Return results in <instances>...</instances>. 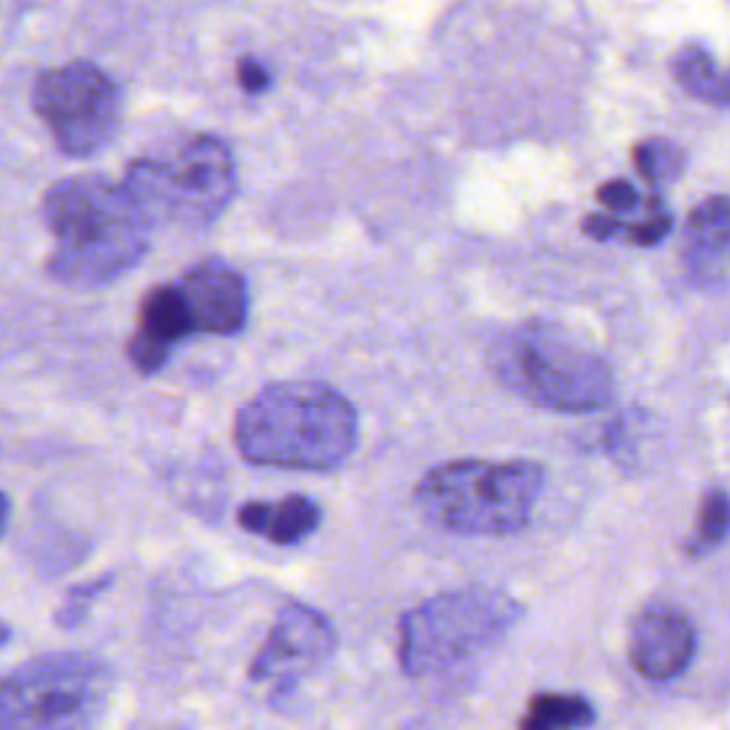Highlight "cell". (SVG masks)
Returning a JSON list of instances; mask_svg holds the SVG:
<instances>
[{
  "instance_id": "6da1fadb",
  "label": "cell",
  "mask_w": 730,
  "mask_h": 730,
  "mask_svg": "<svg viewBox=\"0 0 730 730\" xmlns=\"http://www.w3.org/2000/svg\"><path fill=\"white\" fill-rule=\"evenodd\" d=\"M43 220L55 237L49 274L63 286H109L140 266L152 246L154 226L135 194L97 174L49 186Z\"/></svg>"
},
{
  "instance_id": "7a4b0ae2",
  "label": "cell",
  "mask_w": 730,
  "mask_h": 730,
  "mask_svg": "<svg viewBox=\"0 0 730 730\" xmlns=\"http://www.w3.org/2000/svg\"><path fill=\"white\" fill-rule=\"evenodd\" d=\"M360 423L346 397L326 383L289 380L263 388L240 408L234 442L263 468L331 471L351 457Z\"/></svg>"
},
{
  "instance_id": "3957f363",
  "label": "cell",
  "mask_w": 730,
  "mask_h": 730,
  "mask_svg": "<svg viewBox=\"0 0 730 730\" xmlns=\"http://www.w3.org/2000/svg\"><path fill=\"white\" fill-rule=\"evenodd\" d=\"M488 365L511 394L554 414H588L614 400V371L579 334L554 320L505 328Z\"/></svg>"
},
{
  "instance_id": "277c9868",
  "label": "cell",
  "mask_w": 730,
  "mask_h": 730,
  "mask_svg": "<svg viewBox=\"0 0 730 730\" xmlns=\"http://www.w3.org/2000/svg\"><path fill=\"white\" fill-rule=\"evenodd\" d=\"M545 488L531 460H454L417 482L414 505L425 522L457 537H505L522 531Z\"/></svg>"
},
{
  "instance_id": "5b68a950",
  "label": "cell",
  "mask_w": 730,
  "mask_h": 730,
  "mask_svg": "<svg viewBox=\"0 0 730 730\" xmlns=\"http://www.w3.org/2000/svg\"><path fill=\"white\" fill-rule=\"evenodd\" d=\"M522 619V602L502 588L468 585L442 591L400 619V665L425 679L485 654Z\"/></svg>"
},
{
  "instance_id": "8992f818",
  "label": "cell",
  "mask_w": 730,
  "mask_h": 730,
  "mask_svg": "<svg viewBox=\"0 0 730 730\" xmlns=\"http://www.w3.org/2000/svg\"><path fill=\"white\" fill-rule=\"evenodd\" d=\"M123 186L135 194L152 226L172 223L203 231L229 209L237 172L231 149L214 135L180 137L166 154L129 163Z\"/></svg>"
},
{
  "instance_id": "52a82bcc",
  "label": "cell",
  "mask_w": 730,
  "mask_h": 730,
  "mask_svg": "<svg viewBox=\"0 0 730 730\" xmlns=\"http://www.w3.org/2000/svg\"><path fill=\"white\" fill-rule=\"evenodd\" d=\"M112 671L86 654L32 659L0 685V730H97Z\"/></svg>"
},
{
  "instance_id": "ba28073f",
  "label": "cell",
  "mask_w": 730,
  "mask_h": 730,
  "mask_svg": "<svg viewBox=\"0 0 730 730\" xmlns=\"http://www.w3.org/2000/svg\"><path fill=\"white\" fill-rule=\"evenodd\" d=\"M35 115L69 157H92L106 149L123 123V92L106 69L72 60L46 69L35 80Z\"/></svg>"
},
{
  "instance_id": "9c48e42d",
  "label": "cell",
  "mask_w": 730,
  "mask_h": 730,
  "mask_svg": "<svg viewBox=\"0 0 730 730\" xmlns=\"http://www.w3.org/2000/svg\"><path fill=\"white\" fill-rule=\"evenodd\" d=\"M337 651V631L326 616L308 605H286L263 648L251 659L249 676L257 685H291L320 671Z\"/></svg>"
},
{
  "instance_id": "30bf717a",
  "label": "cell",
  "mask_w": 730,
  "mask_h": 730,
  "mask_svg": "<svg viewBox=\"0 0 730 730\" xmlns=\"http://www.w3.org/2000/svg\"><path fill=\"white\" fill-rule=\"evenodd\" d=\"M696 651L691 616L671 602L645 605L628 631V656L636 673L651 682H668L688 671Z\"/></svg>"
},
{
  "instance_id": "8fae6325",
  "label": "cell",
  "mask_w": 730,
  "mask_h": 730,
  "mask_svg": "<svg viewBox=\"0 0 730 730\" xmlns=\"http://www.w3.org/2000/svg\"><path fill=\"white\" fill-rule=\"evenodd\" d=\"M189 314V326L206 334H240L249 323V291L240 271L223 260H200L174 283Z\"/></svg>"
},
{
  "instance_id": "7c38bea8",
  "label": "cell",
  "mask_w": 730,
  "mask_h": 730,
  "mask_svg": "<svg viewBox=\"0 0 730 730\" xmlns=\"http://www.w3.org/2000/svg\"><path fill=\"white\" fill-rule=\"evenodd\" d=\"M189 334H192V326H189V314H186L177 286H154L143 297L137 331L129 340L126 354L137 371L154 374L166 365L172 348L180 340H186Z\"/></svg>"
},
{
  "instance_id": "4fadbf2b",
  "label": "cell",
  "mask_w": 730,
  "mask_h": 730,
  "mask_svg": "<svg viewBox=\"0 0 730 730\" xmlns=\"http://www.w3.org/2000/svg\"><path fill=\"white\" fill-rule=\"evenodd\" d=\"M728 246H730V214L728 197L716 194L699 203L688 220L685 234V266L691 277L702 286L722 289L728 280Z\"/></svg>"
},
{
  "instance_id": "5bb4252c",
  "label": "cell",
  "mask_w": 730,
  "mask_h": 730,
  "mask_svg": "<svg viewBox=\"0 0 730 730\" xmlns=\"http://www.w3.org/2000/svg\"><path fill=\"white\" fill-rule=\"evenodd\" d=\"M243 531L274 545H300L320 528V505L303 494H289L277 502H246L237 511Z\"/></svg>"
},
{
  "instance_id": "9a60e30c",
  "label": "cell",
  "mask_w": 730,
  "mask_h": 730,
  "mask_svg": "<svg viewBox=\"0 0 730 730\" xmlns=\"http://www.w3.org/2000/svg\"><path fill=\"white\" fill-rule=\"evenodd\" d=\"M673 80L682 86L685 95L699 103H711L716 109H725L730 100L728 77L716 63L711 52L702 43H685L671 63Z\"/></svg>"
},
{
  "instance_id": "2e32d148",
  "label": "cell",
  "mask_w": 730,
  "mask_h": 730,
  "mask_svg": "<svg viewBox=\"0 0 730 730\" xmlns=\"http://www.w3.org/2000/svg\"><path fill=\"white\" fill-rule=\"evenodd\" d=\"M594 705L577 693H537L519 719V730H585L594 725Z\"/></svg>"
},
{
  "instance_id": "e0dca14e",
  "label": "cell",
  "mask_w": 730,
  "mask_h": 730,
  "mask_svg": "<svg viewBox=\"0 0 730 730\" xmlns=\"http://www.w3.org/2000/svg\"><path fill=\"white\" fill-rule=\"evenodd\" d=\"M634 166L651 186L665 189L685 172V152L665 137H651L634 146Z\"/></svg>"
},
{
  "instance_id": "ac0fdd59",
  "label": "cell",
  "mask_w": 730,
  "mask_h": 730,
  "mask_svg": "<svg viewBox=\"0 0 730 730\" xmlns=\"http://www.w3.org/2000/svg\"><path fill=\"white\" fill-rule=\"evenodd\" d=\"M728 531V497L722 488H713L705 494L702 508H699V519H696V531L688 539V551L691 554H705L713 551Z\"/></svg>"
},
{
  "instance_id": "d6986e66",
  "label": "cell",
  "mask_w": 730,
  "mask_h": 730,
  "mask_svg": "<svg viewBox=\"0 0 730 730\" xmlns=\"http://www.w3.org/2000/svg\"><path fill=\"white\" fill-rule=\"evenodd\" d=\"M673 229V214L668 203L662 200V194H651L648 206H645V217L636 223H622V234L634 243V246H656L659 240L668 237Z\"/></svg>"
},
{
  "instance_id": "ffe728a7",
  "label": "cell",
  "mask_w": 730,
  "mask_h": 730,
  "mask_svg": "<svg viewBox=\"0 0 730 730\" xmlns=\"http://www.w3.org/2000/svg\"><path fill=\"white\" fill-rule=\"evenodd\" d=\"M596 200L619 217V214H631L639 206V192L628 180H608L596 189Z\"/></svg>"
},
{
  "instance_id": "44dd1931",
  "label": "cell",
  "mask_w": 730,
  "mask_h": 730,
  "mask_svg": "<svg viewBox=\"0 0 730 730\" xmlns=\"http://www.w3.org/2000/svg\"><path fill=\"white\" fill-rule=\"evenodd\" d=\"M237 80H240L243 92H249V95H263L271 89V72L251 55L240 58L237 63Z\"/></svg>"
},
{
  "instance_id": "7402d4cb",
  "label": "cell",
  "mask_w": 730,
  "mask_h": 730,
  "mask_svg": "<svg viewBox=\"0 0 730 730\" xmlns=\"http://www.w3.org/2000/svg\"><path fill=\"white\" fill-rule=\"evenodd\" d=\"M582 231L588 237H594L599 243L611 240L616 234H622V220L616 214H585L582 217Z\"/></svg>"
},
{
  "instance_id": "603a6c76",
  "label": "cell",
  "mask_w": 730,
  "mask_h": 730,
  "mask_svg": "<svg viewBox=\"0 0 730 730\" xmlns=\"http://www.w3.org/2000/svg\"><path fill=\"white\" fill-rule=\"evenodd\" d=\"M6 517H9V500L0 494V531H3V525H6Z\"/></svg>"
},
{
  "instance_id": "cb8c5ba5",
  "label": "cell",
  "mask_w": 730,
  "mask_h": 730,
  "mask_svg": "<svg viewBox=\"0 0 730 730\" xmlns=\"http://www.w3.org/2000/svg\"><path fill=\"white\" fill-rule=\"evenodd\" d=\"M6 639H9V631H6V628H0V645H3Z\"/></svg>"
}]
</instances>
